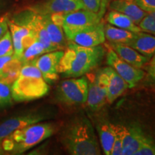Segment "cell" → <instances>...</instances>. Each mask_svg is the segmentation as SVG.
<instances>
[{"instance_id":"obj_1","label":"cell","mask_w":155,"mask_h":155,"mask_svg":"<svg viewBox=\"0 0 155 155\" xmlns=\"http://www.w3.org/2000/svg\"><path fill=\"white\" fill-rule=\"evenodd\" d=\"M64 147L72 155L101 154L92 122L83 113L75 116L64 129L61 138Z\"/></svg>"},{"instance_id":"obj_2","label":"cell","mask_w":155,"mask_h":155,"mask_svg":"<svg viewBox=\"0 0 155 155\" xmlns=\"http://www.w3.org/2000/svg\"><path fill=\"white\" fill-rule=\"evenodd\" d=\"M106 55V48L83 47L70 42L59 62L58 73L68 78H78L99 65Z\"/></svg>"},{"instance_id":"obj_3","label":"cell","mask_w":155,"mask_h":155,"mask_svg":"<svg viewBox=\"0 0 155 155\" xmlns=\"http://www.w3.org/2000/svg\"><path fill=\"white\" fill-rule=\"evenodd\" d=\"M56 127L52 123L33 124L17 129L0 144V154H21L51 137Z\"/></svg>"},{"instance_id":"obj_4","label":"cell","mask_w":155,"mask_h":155,"mask_svg":"<svg viewBox=\"0 0 155 155\" xmlns=\"http://www.w3.org/2000/svg\"><path fill=\"white\" fill-rule=\"evenodd\" d=\"M12 96L15 101H30L48 94L50 87L43 78L19 76L11 86Z\"/></svg>"},{"instance_id":"obj_5","label":"cell","mask_w":155,"mask_h":155,"mask_svg":"<svg viewBox=\"0 0 155 155\" xmlns=\"http://www.w3.org/2000/svg\"><path fill=\"white\" fill-rule=\"evenodd\" d=\"M88 81L86 78H72L60 83L56 91L58 101L67 106H78L86 103Z\"/></svg>"},{"instance_id":"obj_6","label":"cell","mask_w":155,"mask_h":155,"mask_svg":"<svg viewBox=\"0 0 155 155\" xmlns=\"http://www.w3.org/2000/svg\"><path fill=\"white\" fill-rule=\"evenodd\" d=\"M11 20L16 24L30 29L34 32L37 40L43 45L47 53L59 50L50 40L42 22L41 15L32 9L29 8L17 13L12 17Z\"/></svg>"},{"instance_id":"obj_7","label":"cell","mask_w":155,"mask_h":155,"mask_svg":"<svg viewBox=\"0 0 155 155\" xmlns=\"http://www.w3.org/2000/svg\"><path fill=\"white\" fill-rule=\"evenodd\" d=\"M105 48L106 63L128 83L129 88H134L144 78L145 73L143 70L132 66L122 60L108 43H105Z\"/></svg>"},{"instance_id":"obj_8","label":"cell","mask_w":155,"mask_h":155,"mask_svg":"<svg viewBox=\"0 0 155 155\" xmlns=\"http://www.w3.org/2000/svg\"><path fill=\"white\" fill-rule=\"evenodd\" d=\"M101 20L98 15L81 9L63 15L62 28L67 38L77 31L98 24Z\"/></svg>"},{"instance_id":"obj_9","label":"cell","mask_w":155,"mask_h":155,"mask_svg":"<svg viewBox=\"0 0 155 155\" xmlns=\"http://www.w3.org/2000/svg\"><path fill=\"white\" fill-rule=\"evenodd\" d=\"M50 112L48 111H36L12 116L0 124V144L2 140L12 132L27 126L43 121L49 119Z\"/></svg>"},{"instance_id":"obj_10","label":"cell","mask_w":155,"mask_h":155,"mask_svg":"<svg viewBox=\"0 0 155 155\" xmlns=\"http://www.w3.org/2000/svg\"><path fill=\"white\" fill-rule=\"evenodd\" d=\"M88 81V94L86 103L92 111H98L107 103V88L106 77L100 69Z\"/></svg>"},{"instance_id":"obj_11","label":"cell","mask_w":155,"mask_h":155,"mask_svg":"<svg viewBox=\"0 0 155 155\" xmlns=\"http://www.w3.org/2000/svg\"><path fill=\"white\" fill-rule=\"evenodd\" d=\"M66 40L83 47H96L104 43V23L101 21L98 24L81 30L68 37Z\"/></svg>"},{"instance_id":"obj_12","label":"cell","mask_w":155,"mask_h":155,"mask_svg":"<svg viewBox=\"0 0 155 155\" xmlns=\"http://www.w3.org/2000/svg\"><path fill=\"white\" fill-rule=\"evenodd\" d=\"M63 55V50L48 52L35 58L30 63L40 70L46 82L53 83L58 78V67Z\"/></svg>"},{"instance_id":"obj_13","label":"cell","mask_w":155,"mask_h":155,"mask_svg":"<svg viewBox=\"0 0 155 155\" xmlns=\"http://www.w3.org/2000/svg\"><path fill=\"white\" fill-rule=\"evenodd\" d=\"M30 8L40 15H65L83 7L82 0H46Z\"/></svg>"},{"instance_id":"obj_14","label":"cell","mask_w":155,"mask_h":155,"mask_svg":"<svg viewBox=\"0 0 155 155\" xmlns=\"http://www.w3.org/2000/svg\"><path fill=\"white\" fill-rule=\"evenodd\" d=\"M9 30L12 38L13 46L16 58L20 59L25 50L37 40L34 32L30 29L16 24L9 19Z\"/></svg>"},{"instance_id":"obj_15","label":"cell","mask_w":155,"mask_h":155,"mask_svg":"<svg viewBox=\"0 0 155 155\" xmlns=\"http://www.w3.org/2000/svg\"><path fill=\"white\" fill-rule=\"evenodd\" d=\"M123 141V155H134L141 145L150 137L138 126L120 125Z\"/></svg>"},{"instance_id":"obj_16","label":"cell","mask_w":155,"mask_h":155,"mask_svg":"<svg viewBox=\"0 0 155 155\" xmlns=\"http://www.w3.org/2000/svg\"><path fill=\"white\" fill-rule=\"evenodd\" d=\"M102 70L106 77L107 102L111 104L129 88V86L112 68L106 67Z\"/></svg>"},{"instance_id":"obj_17","label":"cell","mask_w":155,"mask_h":155,"mask_svg":"<svg viewBox=\"0 0 155 155\" xmlns=\"http://www.w3.org/2000/svg\"><path fill=\"white\" fill-rule=\"evenodd\" d=\"M109 8L127 15L137 25L147 14L134 0H112L109 4Z\"/></svg>"},{"instance_id":"obj_18","label":"cell","mask_w":155,"mask_h":155,"mask_svg":"<svg viewBox=\"0 0 155 155\" xmlns=\"http://www.w3.org/2000/svg\"><path fill=\"white\" fill-rule=\"evenodd\" d=\"M108 45L113 49L119 58L136 68H141L148 63L150 59L126 44L108 42Z\"/></svg>"},{"instance_id":"obj_19","label":"cell","mask_w":155,"mask_h":155,"mask_svg":"<svg viewBox=\"0 0 155 155\" xmlns=\"http://www.w3.org/2000/svg\"><path fill=\"white\" fill-rule=\"evenodd\" d=\"M128 45L150 59L155 54V35L140 31Z\"/></svg>"},{"instance_id":"obj_20","label":"cell","mask_w":155,"mask_h":155,"mask_svg":"<svg viewBox=\"0 0 155 155\" xmlns=\"http://www.w3.org/2000/svg\"><path fill=\"white\" fill-rule=\"evenodd\" d=\"M97 130L99 135L100 145L106 155H111L115 137V127L106 120L97 124Z\"/></svg>"},{"instance_id":"obj_21","label":"cell","mask_w":155,"mask_h":155,"mask_svg":"<svg viewBox=\"0 0 155 155\" xmlns=\"http://www.w3.org/2000/svg\"><path fill=\"white\" fill-rule=\"evenodd\" d=\"M41 15L45 28L47 30L48 36L51 42L56 47H58L59 50L63 49L65 46V40H66L63 28L54 23L50 18V15Z\"/></svg>"},{"instance_id":"obj_22","label":"cell","mask_w":155,"mask_h":155,"mask_svg":"<svg viewBox=\"0 0 155 155\" xmlns=\"http://www.w3.org/2000/svg\"><path fill=\"white\" fill-rule=\"evenodd\" d=\"M136 33L110 24H104L105 38L109 42L129 45L135 38Z\"/></svg>"},{"instance_id":"obj_23","label":"cell","mask_w":155,"mask_h":155,"mask_svg":"<svg viewBox=\"0 0 155 155\" xmlns=\"http://www.w3.org/2000/svg\"><path fill=\"white\" fill-rule=\"evenodd\" d=\"M106 19L108 24L117 28L124 29L134 32L141 31L138 25H136L129 17L119 12L111 9L106 15Z\"/></svg>"},{"instance_id":"obj_24","label":"cell","mask_w":155,"mask_h":155,"mask_svg":"<svg viewBox=\"0 0 155 155\" xmlns=\"http://www.w3.org/2000/svg\"><path fill=\"white\" fill-rule=\"evenodd\" d=\"M22 65L23 64L20 60L15 56L4 67L0 74V80L12 86L19 77V72Z\"/></svg>"},{"instance_id":"obj_25","label":"cell","mask_w":155,"mask_h":155,"mask_svg":"<svg viewBox=\"0 0 155 155\" xmlns=\"http://www.w3.org/2000/svg\"><path fill=\"white\" fill-rule=\"evenodd\" d=\"M45 53H47V52L45 49L43 45L38 40H35L30 45H29L25 50L22 57L19 60L22 62L23 65L27 63H30L35 58Z\"/></svg>"},{"instance_id":"obj_26","label":"cell","mask_w":155,"mask_h":155,"mask_svg":"<svg viewBox=\"0 0 155 155\" xmlns=\"http://www.w3.org/2000/svg\"><path fill=\"white\" fill-rule=\"evenodd\" d=\"M12 100L11 86L0 80V109L11 106Z\"/></svg>"},{"instance_id":"obj_27","label":"cell","mask_w":155,"mask_h":155,"mask_svg":"<svg viewBox=\"0 0 155 155\" xmlns=\"http://www.w3.org/2000/svg\"><path fill=\"white\" fill-rule=\"evenodd\" d=\"M15 50L12 38L9 30L0 39V57L14 55Z\"/></svg>"},{"instance_id":"obj_28","label":"cell","mask_w":155,"mask_h":155,"mask_svg":"<svg viewBox=\"0 0 155 155\" xmlns=\"http://www.w3.org/2000/svg\"><path fill=\"white\" fill-rule=\"evenodd\" d=\"M138 26L143 32L155 35V11L147 12L139 23Z\"/></svg>"},{"instance_id":"obj_29","label":"cell","mask_w":155,"mask_h":155,"mask_svg":"<svg viewBox=\"0 0 155 155\" xmlns=\"http://www.w3.org/2000/svg\"><path fill=\"white\" fill-rule=\"evenodd\" d=\"M114 127H115V137H114L111 155H123V141H122L120 125L114 124Z\"/></svg>"},{"instance_id":"obj_30","label":"cell","mask_w":155,"mask_h":155,"mask_svg":"<svg viewBox=\"0 0 155 155\" xmlns=\"http://www.w3.org/2000/svg\"><path fill=\"white\" fill-rule=\"evenodd\" d=\"M134 155H155V142L150 137L141 145Z\"/></svg>"},{"instance_id":"obj_31","label":"cell","mask_w":155,"mask_h":155,"mask_svg":"<svg viewBox=\"0 0 155 155\" xmlns=\"http://www.w3.org/2000/svg\"><path fill=\"white\" fill-rule=\"evenodd\" d=\"M19 75L20 76L42 78V75L40 70L31 63L24 64L22 65L21 68L20 72H19Z\"/></svg>"},{"instance_id":"obj_32","label":"cell","mask_w":155,"mask_h":155,"mask_svg":"<svg viewBox=\"0 0 155 155\" xmlns=\"http://www.w3.org/2000/svg\"><path fill=\"white\" fill-rule=\"evenodd\" d=\"M82 3L83 9L99 15L101 7V0H82Z\"/></svg>"},{"instance_id":"obj_33","label":"cell","mask_w":155,"mask_h":155,"mask_svg":"<svg viewBox=\"0 0 155 155\" xmlns=\"http://www.w3.org/2000/svg\"><path fill=\"white\" fill-rule=\"evenodd\" d=\"M147 78L150 83L155 86V54L150 58L147 65Z\"/></svg>"},{"instance_id":"obj_34","label":"cell","mask_w":155,"mask_h":155,"mask_svg":"<svg viewBox=\"0 0 155 155\" xmlns=\"http://www.w3.org/2000/svg\"><path fill=\"white\" fill-rule=\"evenodd\" d=\"M134 2L147 12L155 11V0H134Z\"/></svg>"},{"instance_id":"obj_35","label":"cell","mask_w":155,"mask_h":155,"mask_svg":"<svg viewBox=\"0 0 155 155\" xmlns=\"http://www.w3.org/2000/svg\"><path fill=\"white\" fill-rule=\"evenodd\" d=\"M9 17L7 15L0 17V39L9 30Z\"/></svg>"},{"instance_id":"obj_36","label":"cell","mask_w":155,"mask_h":155,"mask_svg":"<svg viewBox=\"0 0 155 155\" xmlns=\"http://www.w3.org/2000/svg\"><path fill=\"white\" fill-rule=\"evenodd\" d=\"M14 57H15V55L0 57V74H1L2 71L4 67L5 66L6 64L8 63L9 61H10Z\"/></svg>"},{"instance_id":"obj_37","label":"cell","mask_w":155,"mask_h":155,"mask_svg":"<svg viewBox=\"0 0 155 155\" xmlns=\"http://www.w3.org/2000/svg\"><path fill=\"white\" fill-rule=\"evenodd\" d=\"M108 0H101V7L99 15H98L101 18H103L104 14H105L106 7H107V5H108Z\"/></svg>"},{"instance_id":"obj_38","label":"cell","mask_w":155,"mask_h":155,"mask_svg":"<svg viewBox=\"0 0 155 155\" xmlns=\"http://www.w3.org/2000/svg\"><path fill=\"white\" fill-rule=\"evenodd\" d=\"M5 5V0H0V12L3 10Z\"/></svg>"}]
</instances>
